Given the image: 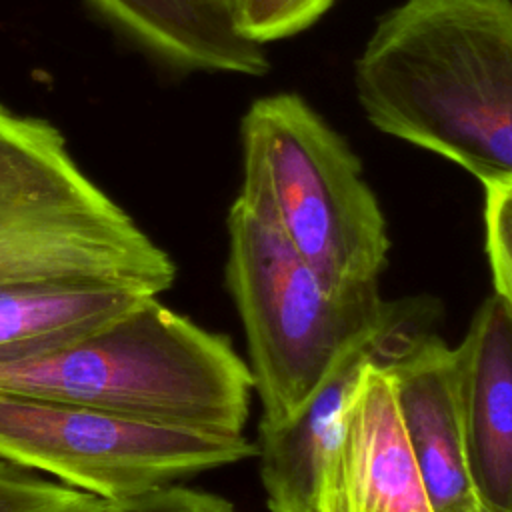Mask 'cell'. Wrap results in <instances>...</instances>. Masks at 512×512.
I'll list each match as a JSON object with an SVG mask.
<instances>
[{"label":"cell","mask_w":512,"mask_h":512,"mask_svg":"<svg viewBox=\"0 0 512 512\" xmlns=\"http://www.w3.org/2000/svg\"><path fill=\"white\" fill-rule=\"evenodd\" d=\"M468 474L486 512H512V310L494 292L454 348Z\"/></svg>","instance_id":"obj_9"},{"label":"cell","mask_w":512,"mask_h":512,"mask_svg":"<svg viewBox=\"0 0 512 512\" xmlns=\"http://www.w3.org/2000/svg\"><path fill=\"white\" fill-rule=\"evenodd\" d=\"M478 512H486V510H484V508H480V510H478Z\"/></svg>","instance_id":"obj_17"},{"label":"cell","mask_w":512,"mask_h":512,"mask_svg":"<svg viewBox=\"0 0 512 512\" xmlns=\"http://www.w3.org/2000/svg\"><path fill=\"white\" fill-rule=\"evenodd\" d=\"M332 4L334 0H228L236 30L262 46L306 30Z\"/></svg>","instance_id":"obj_14"},{"label":"cell","mask_w":512,"mask_h":512,"mask_svg":"<svg viewBox=\"0 0 512 512\" xmlns=\"http://www.w3.org/2000/svg\"><path fill=\"white\" fill-rule=\"evenodd\" d=\"M366 118L476 176L512 186V0H404L354 64Z\"/></svg>","instance_id":"obj_1"},{"label":"cell","mask_w":512,"mask_h":512,"mask_svg":"<svg viewBox=\"0 0 512 512\" xmlns=\"http://www.w3.org/2000/svg\"><path fill=\"white\" fill-rule=\"evenodd\" d=\"M134 288L94 280L0 284V362H16L80 338L142 298Z\"/></svg>","instance_id":"obj_12"},{"label":"cell","mask_w":512,"mask_h":512,"mask_svg":"<svg viewBox=\"0 0 512 512\" xmlns=\"http://www.w3.org/2000/svg\"><path fill=\"white\" fill-rule=\"evenodd\" d=\"M240 136L258 152L278 222L322 288L334 298L378 292L386 220L346 140L286 92L254 100Z\"/></svg>","instance_id":"obj_5"},{"label":"cell","mask_w":512,"mask_h":512,"mask_svg":"<svg viewBox=\"0 0 512 512\" xmlns=\"http://www.w3.org/2000/svg\"><path fill=\"white\" fill-rule=\"evenodd\" d=\"M252 388L226 336L158 296L62 346L0 362V392L214 434H242Z\"/></svg>","instance_id":"obj_2"},{"label":"cell","mask_w":512,"mask_h":512,"mask_svg":"<svg viewBox=\"0 0 512 512\" xmlns=\"http://www.w3.org/2000/svg\"><path fill=\"white\" fill-rule=\"evenodd\" d=\"M320 512H432L398 412L394 382L368 362L320 486Z\"/></svg>","instance_id":"obj_8"},{"label":"cell","mask_w":512,"mask_h":512,"mask_svg":"<svg viewBox=\"0 0 512 512\" xmlns=\"http://www.w3.org/2000/svg\"><path fill=\"white\" fill-rule=\"evenodd\" d=\"M242 188L228 212L226 284L244 324L260 426L290 420L354 346L406 312L378 292L330 296L286 238L258 152L242 144Z\"/></svg>","instance_id":"obj_3"},{"label":"cell","mask_w":512,"mask_h":512,"mask_svg":"<svg viewBox=\"0 0 512 512\" xmlns=\"http://www.w3.org/2000/svg\"><path fill=\"white\" fill-rule=\"evenodd\" d=\"M400 326L382 338L376 360L394 382L432 512H478L482 506L466 464L454 348L430 334L404 336Z\"/></svg>","instance_id":"obj_7"},{"label":"cell","mask_w":512,"mask_h":512,"mask_svg":"<svg viewBox=\"0 0 512 512\" xmlns=\"http://www.w3.org/2000/svg\"><path fill=\"white\" fill-rule=\"evenodd\" d=\"M116 34L154 62L178 72L262 76L270 60L244 38L228 0H84Z\"/></svg>","instance_id":"obj_10"},{"label":"cell","mask_w":512,"mask_h":512,"mask_svg":"<svg viewBox=\"0 0 512 512\" xmlns=\"http://www.w3.org/2000/svg\"><path fill=\"white\" fill-rule=\"evenodd\" d=\"M258 454L242 434L130 420L100 410L0 392V460L104 502Z\"/></svg>","instance_id":"obj_6"},{"label":"cell","mask_w":512,"mask_h":512,"mask_svg":"<svg viewBox=\"0 0 512 512\" xmlns=\"http://www.w3.org/2000/svg\"><path fill=\"white\" fill-rule=\"evenodd\" d=\"M384 334L348 350L290 420L258 426L256 456L270 512H320L324 468L362 372L378 358Z\"/></svg>","instance_id":"obj_11"},{"label":"cell","mask_w":512,"mask_h":512,"mask_svg":"<svg viewBox=\"0 0 512 512\" xmlns=\"http://www.w3.org/2000/svg\"><path fill=\"white\" fill-rule=\"evenodd\" d=\"M102 512H238L236 506L212 492L168 484L132 498L106 502Z\"/></svg>","instance_id":"obj_16"},{"label":"cell","mask_w":512,"mask_h":512,"mask_svg":"<svg viewBox=\"0 0 512 512\" xmlns=\"http://www.w3.org/2000/svg\"><path fill=\"white\" fill-rule=\"evenodd\" d=\"M172 258L90 178L64 132L0 98V284L94 280L160 296Z\"/></svg>","instance_id":"obj_4"},{"label":"cell","mask_w":512,"mask_h":512,"mask_svg":"<svg viewBox=\"0 0 512 512\" xmlns=\"http://www.w3.org/2000/svg\"><path fill=\"white\" fill-rule=\"evenodd\" d=\"M484 228L496 294L512 310V186H484Z\"/></svg>","instance_id":"obj_15"},{"label":"cell","mask_w":512,"mask_h":512,"mask_svg":"<svg viewBox=\"0 0 512 512\" xmlns=\"http://www.w3.org/2000/svg\"><path fill=\"white\" fill-rule=\"evenodd\" d=\"M104 500L0 460V512H102Z\"/></svg>","instance_id":"obj_13"}]
</instances>
